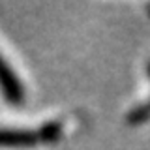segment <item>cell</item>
Here are the masks:
<instances>
[{
  "label": "cell",
  "mask_w": 150,
  "mask_h": 150,
  "mask_svg": "<svg viewBox=\"0 0 150 150\" xmlns=\"http://www.w3.org/2000/svg\"><path fill=\"white\" fill-rule=\"evenodd\" d=\"M0 92L11 105H21L25 101V86L2 54H0Z\"/></svg>",
  "instance_id": "cell-1"
},
{
  "label": "cell",
  "mask_w": 150,
  "mask_h": 150,
  "mask_svg": "<svg viewBox=\"0 0 150 150\" xmlns=\"http://www.w3.org/2000/svg\"><path fill=\"white\" fill-rule=\"evenodd\" d=\"M60 133H62L60 122H47V124H43L40 129H38L40 143H54V141L60 139Z\"/></svg>",
  "instance_id": "cell-3"
},
{
  "label": "cell",
  "mask_w": 150,
  "mask_h": 150,
  "mask_svg": "<svg viewBox=\"0 0 150 150\" xmlns=\"http://www.w3.org/2000/svg\"><path fill=\"white\" fill-rule=\"evenodd\" d=\"M40 143L38 129H23V128H4L0 126V146L2 148H28Z\"/></svg>",
  "instance_id": "cell-2"
},
{
  "label": "cell",
  "mask_w": 150,
  "mask_h": 150,
  "mask_svg": "<svg viewBox=\"0 0 150 150\" xmlns=\"http://www.w3.org/2000/svg\"><path fill=\"white\" fill-rule=\"evenodd\" d=\"M148 75H150V62H148Z\"/></svg>",
  "instance_id": "cell-5"
},
{
  "label": "cell",
  "mask_w": 150,
  "mask_h": 150,
  "mask_svg": "<svg viewBox=\"0 0 150 150\" xmlns=\"http://www.w3.org/2000/svg\"><path fill=\"white\" fill-rule=\"evenodd\" d=\"M146 120H150V101L133 107V109L129 111V115H128V124H131V126L144 124Z\"/></svg>",
  "instance_id": "cell-4"
}]
</instances>
